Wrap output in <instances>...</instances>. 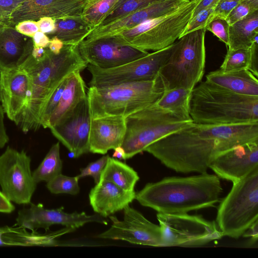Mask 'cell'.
<instances>
[{"mask_svg": "<svg viewBox=\"0 0 258 258\" xmlns=\"http://www.w3.org/2000/svg\"><path fill=\"white\" fill-rule=\"evenodd\" d=\"M34 46L47 48L48 47L50 39L44 33L38 31L36 32L32 37Z\"/></svg>", "mask_w": 258, "mask_h": 258, "instance_id": "obj_44", "label": "cell"}, {"mask_svg": "<svg viewBox=\"0 0 258 258\" xmlns=\"http://www.w3.org/2000/svg\"><path fill=\"white\" fill-rule=\"evenodd\" d=\"M182 119L155 104L125 117L126 132L121 146L125 159L145 151L150 145L192 122Z\"/></svg>", "mask_w": 258, "mask_h": 258, "instance_id": "obj_9", "label": "cell"}, {"mask_svg": "<svg viewBox=\"0 0 258 258\" xmlns=\"http://www.w3.org/2000/svg\"><path fill=\"white\" fill-rule=\"evenodd\" d=\"M232 183L220 203L216 221L223 236L237 239L258 220V168Z\"/></svg>", "mask_w": 258, "mask_h": 258, "instance_id": "obj_8", "label": "cell"}, {"mask_svg": "<svg viewBox=\"0 0 258 258\" xmlns=\"http://www.w3.org/2000/svg\"><path fill=\"white\" fill-rule=\"evenodd\" d=\"M220 0H201L195 9L192 16L194 17L201 11L210 7H215Z\"/></svg>", "mask_w": 258, "mask_h": 258, "instance_id": "obj_49", "label": "cell"}, {"mask_svg": "<svg viewBox=\"0 0 258 258\" xmlns=\"http://www.w3.org/2000/svg\"><path fill=\"white\" fill-rule=\"evenodd\" d=\"M114 152L112 155V157L117 158L119 159H125V152L124 149L122 148L121 146H118L115 149H114Z\"/></svg>", "mask_w": 258, "mask_h": 258, "instance_id": "obj_51", "label": "cell"}, {"mask_svg": "<svg viewBox=\"0 0 258 258\" xmlns=\"http://www.w3.org/2000/svg\"><path fill=\"white\" fill-rule=\"evenodd\" d=\"M207 81L234 93L251 96H258V80L247 69L229 72L219 70L206 75Z\"/></svg>", "mask_w": 258, "mask_h": 258, "instance_id": "obj_23", "label": "cell"}, {"mask_svg": "<svg viewBox=\"0 0 258 258\" xmlns=\"http://www.w3.org/2000/svg\"><path fill=\"white\" fill-rule=\"evenodd\" d=\"M220 178L238 181L258 168V142L236 146L217 156L209 165Z\"/></svg>", "mask_w": 258, "mask_h": 258, "instance_id": "obj_17", "label": "cell"}, {"mask_svg": "<svg viewBox=\"0 0 258 258\" xmlns=\"http://www.w3.org/2000/svg\"><path fill=\"white\" fill-rule=\"evenodd\" d=\"M123 219L110 216L111 227L96 236L103 239L121 240L130 243L162 247V230L160 225L147 219L140 212L126 206L123 209Z\"/></svg>", "mask_w": 258, "mask_h": 258, "instance_id": "obj_13", "label": "cell"}, {"mask_svg": "<svg viewBox=\"0 0 258 258\" xmlns=\"http://www.w3.org/2000/svg\"><path fill=\"white\" fill-rule=\"evenodd\" d=\"M108 155L103 156L97 160L90 163L86 167L80 169V173L77 176L80 179L87 176H92L97 184L100 180L101 173L106 164Z\"/></svg>", "mask_w": 258, "mask_h": 258, "instance_id": "obj_37", "label": "cell"}, {"mask_svg": "<svg viewBox=\"0 0 258 258\" xmlns=\"http://www.w3.org/2000/svg\"><path fill=\"white\" fill-rule=\"evenodd\" d=\"M191 90L184 88L166 90L155 104L182 119L192 121L189 112V103Z\"/></svg>", "mask_w": 258, "mask_h": 258, "instance_id": "obj_28", "label": "cell"}, {"mask_svg": "<svg viewBox=\"0 0 258 258\" xmlns=\"http://www.w3.org/2000/svg\"><path fill=\"white\" fill-rule=\"evenodd\" d=\"M214 8L215 7L207 8L191 18L182 35L195 30L205 28Z\"/></svg>", "mask_w": 258, "mask_h": 258, "instance_id": "obj_38", "label": "cell"}, {"mask_svg": "<svg viewBox=\"0 0 258 258\" xmlns=\"http://www.w3.org/2000/svg\"><path fill=\"white\" fill-rule=\"evenodd\" d=\"M67 78H65L57 86L46 102L41 117V126L47 128L49 118L56 107L64 89Z\"/></svg>", "mask_w": 258, "mask_h": 258, "instance_id": "obj_34", "label": "cell"}, {"mask_svg": "<svg viewBox=\"0 0 258 258\" xmlns=\"http://www.w3.org/2000/svg\"><path fill=\"white\" fill-rule=\"evenodd\" d=\"M189 0H164L127 15L107 25L98 26L91 30L85 40L91 41L111 37L130 29L142 22L171 13Z\"/></svg>", "mask_w": 258, "mask_h": 258, "instance_id": "obj_19", "label": "cell"}, {"mask_svg": "<svg viewBox=\"0 0 258 258\" xmlns=\"http://www.w3.org/2000/svg\"><path fill=\"white\" fill-rule=\"evenodd\" d=\"M222 191L220 178L207 172L148 183L136 193L135 199L159 213L185 214L215 207Z\"/></svg>", "mask_w": 258, "mask_h": 258, "instance_id": "obj_2", "label": "cell"}, {"mask_svg": "<svg viewBox=\"0 0 258 258\" xmlns=\"http://www.w3.org/2000/svg\"><path fill=\"white\" fill-rule=\"evenodd\" d=\"M249 238V243L254 244L258 239V220L254 222L242 235Z\"/></svg>", "mask_w": 258, "mask_h": 258, "instance_id": "obj_46", "label": "cell"}, {"mask_svg": "<svg viewBox=\"0 0 258 258\" xmlns=\"http://www.w3.org/2000/svg\"><path fill=\"white\" fill-rule=\"evenodd\" d=\"M85 0H25L11 14L12 26L42 17L54 20L81 17Z\"/></svg>", "mask_w": 258, "mask_h": 258, "instance_id": "obj_18", "label": "cell"}, {"mask_svg": "<svg viewBox=\"0 0 258 258\" xmlns=\"http://www.w3.org/2000/svg\"><path fill=\"white\" fill-rule=\"evenodd\" d=\"M157 219L162 230V247L200 246L223 237L216 222L201 215L158 213Z\"/></svg>", "mask_w": 258, "mask_h": 258, "instance_id": "obj_10", "label": "cell"}, {"mask_svg": "<svg viewBox=\"0 0 258 258\" xmlns=\"http://www.w3.org/2000/svg\"><path fill=\"white\" fill-rule=\"evenodd\" d=\"M47 49V48L33 46L31 55L35 59L39 60L45 55Z\"/></svg>", "mask_w": 258, "mask_h": 258, "instance_id": "obj_50", "label": "cell"}, {"mask_svg": "<svg viewBox=\"0 0 258 258\" xmlns=\"http://www.w3.org/2000/svg\"><path fill=\"white\" fill-rule=\"evenodd\" d=\"M118 0H85L81 19L92 29L100 26Z\"/></svg>", "mask_w": 258, "mask_h": 258, "instance_id": "obj_30", "label": "cell"}, {"mask_svg": "<svg viewBox=\"0 0 258 258\" xmlns=\"http://www.w3.org/2000/svg\"><path fill=\"white\" fill-rule=\"evenodd\" d=\"M79 180L77 176L70 177L61 173L47 182L46 187L52 194L76 195L80 191Z\"/></svg>", "mask_w": 258, "mask_h": 258, "instance_id": "obj_33", "label": "cell"}, {"mask_svg": "<svg viewBox=\"0 0 258 258\" xmlns=\"http://www.w3.org/2000/svg\"><path fill=\"white\" fill-rule=\"evenodd\" d=\"M189 112L193 122L235 124L258 122V96L234 93L207 80L191 90Z\"/></svg>", "mask_w": 258, "mask_h": 258, "instance_id": "obj_4", "label": "cell"}, {"mask_svg": "<svg viewBox=\"0 0 258 258\" xmlns=\"http://www.w3.org/2000/svg\"><path fill=\"white\" fill-rule=\"evenodd\" d=\"M63 46L64 44L61 40L53 36L50 39L48 48L52 53L57 55L61 52Z\"/></svg>", "mask_w": 258, "mask_h": 258, "instance_id": "obj_48", "label": "cell"}, {"mask_svg": "<svg viewBox=\"0 0 258 258\" xmlns=\"http://www.w3.org/2000/svg\"><path fill=\"white\" fill-rule=\"evenodd\" d=\"M258 41L253 42L250 47V55L248 70L255 77L258 76V57H257Z\"/></svg>", "mask_w": 258, "mask_h": 258, "instance_id": "obj_42", "label": "cell"}, {"mask_svg": "<svg viewBox=\"0 0 258 258\" xmlns=\"http://www.w3.org/2000/svg\"><path fill=\"white\" fill-rule=\"evenodd\" d=\"M250 142H258V122L235 124L192 122L150 145L144 151L176 172L205 173L217 156Z\"/></svg>", "mask_w": 258, "mask_h": 258, "instance_id": "obj_1", "label": "cell"}, {"mask_svg": "<svg viewBox=\"0 0 258 258\" xmlns=\"http://www.w3.org/2000/svg\"><path fill=\"white\" fill-rule=\"evenodd\" d=\"M78 45H64L57 55L47 47L41 59L36 60L31 54L21 66L29 73L31 84L30 101L19 124L24 133L41 126L43 110L57 86L72 73L87 68L88 63L81 55Z\"/></svg>", "mask_w": 258, "mask_h": 258, "instance_id": "obj_3", "label": "cell"}, {"mask_svg": "<svg viewBox=\"0 0 258 258\" xmlns=\"http://www.w3.org/2000/svg\"><path fill=\"white\" fill-rule=\"evenodd\" d=\"M80 72L75 71L68 77L58 105L49 118L47 128H51L68 115L87 96L85 82Z\"/></svg>", "mask_w": 258, "mask_h": 258, "instance_id": "obj_24", "label": "cell"}, {"mask_svg": "<svg viewBox=\"0 0 258 258\" xmlns=\"http://www.w3.org/2000/svg\"><path fill=\"white\" fill-rule=\"evenodd\" d=\"M126 132L125 117L107 116L91 119L89 133V152L105 154L121 146Z\"/></svg>", "mask_w": 258, "mask_h": 258, "instance_id": "obj_20", "label": "cell"}, {"mask_svg": "<svg viewBox=\"0 0 258 258\" xmlns=\"http://www.w3.org/2000/svg\"><path fill=\"white\" fill-rule=\"evenodd\" d=\"M9 26H12L10 18L0 15V32Z\"/></svg>", "mask_w": 258, "mask_h": 258, "instance_id": "obj_52", "label": "cell"}, {"mask_svg": "<svg viewBox=\"0 0 258 258\" xmlns=\"http://www.w3.org/2000/svg\"><path fill=\"white\" fill-rule=\"evenodd\" d=\"M31 78L22 67L0 72V103L7 117L19 125L31 96Z\"/></svg>", "mask_w": 258, "mask_h": 258, "instance_id": "obj_16", "label": "cell"}, {"mask_svg": "<svg viewBox=\"0 0 258 258\" xmlns=\"http://www.w3.org/2000/svg\"><path fill=\"white\" fill-rule=\"evenodd\" d=\"M55 21V29L51 35L59 38L64 45H78L92 30L81 17Z\"/></svg>", "mask_w": 258, "mask_h": 258, "instance_id": "obj_27", "label": "cell"}, {"mask_svg": "<svg viewBox=\"0 0 258 258\" xmlns=\"http://www.w3.org/2000/svg\"><path fill=\"white\" fill-rule=\"evenodd\" d=\"M91 117L87 96L68 115L50 128L75 158L89 152Z\"/></svg>", "mask_w": 258, "mask_h": 258, "instance_id": "obj_15", "label": "cell"}, {"mask_svg": "<svg viewBox=\"0 0 258 258\" xmlns=\"http://www.w3.org/2000/svg\"><path fill=\"white\" fill-rule=\"evenodd\" d=\"M25 0H0V15L10 18L11 14Z\"/></svg>", "mask_w": 258, "mask_h": 258, "instance_id": "obj_41", "label": "cell"}, {"mask_svg": "<svg viewBox=\"0 0 258 258\" xmlns=\"http://www.w3.org/2000/svg\"><path fill=\"white\" fill-rule=\"evenodd\" d=\"M15 207L0 190V213L9 214L15 210Z\"/></svg>", "mask_w": 258, "mask_h": 258, "instance_id": "obj_47", "label": "cell"}, {"mask_svg": "<svg viewBox=\"0 0 258 258\" xmlns=\"http://www.w3.org/2000/svg\"><path fill=\"white\" fill-rule=\"evenodd\" d=\"M31 162L24 151L10 147L0 156V185L2 192L11 202L30 203L37 184L32 176Z\"/></svg>", "mask_w": 258, "mask_h": 258, "instance_id": "obj_12", "label": "cell"}, {"mask_svg": "<svg viewBox=\"0 0 258 258\" xmlns=\"http://www.w3.org/2000/svg\"><path fill=\"white\" fill-rule=\"evenodd\" d=\"M78 47L81 55L88 64L103 69L117 67L149 53L147 51L122 44L114 36L84 40Z\"/></svg>", "mask_w": 258, "mask_h": 258, "instance_id": "obj_14", "label": "cell"}, {"mask_svg": "<svg viewBox=\"0 0 258 258\" xmlns=\"http://www.w3.org/2000/svg\"><path fill=\"white\" fill-rule=\"evenodd\" d=\"M201 0H189L167 15L145 21L115 36L120 43L154 51L174 43L182 35Z\"/></svg>", "mask_w": 258, "mask_h": 258, "instance_id": "obj_7", "label": "cell"}, {"mask_svg": "<svg viewBox=\"0 0 258 258\" xmlns=\"http://www.w3.org/2000/svg\"><path fill=\"white\" fill-rule=\"evenodd\" d=\"M250 49H228L219 69L222 72H229L247 69L249 63Z\"/></svg>", "mask_w": 258, "mask_h": 258, "instance_id": "obj_32", "label": "cell"}, {"mask_svg": "<svg viewBox=\"0 0 258 258\" xmlns=\"http://www.w3.org/2000/svg\"><path fill=\"white\" fill-rule=\"evenodd\" d=\"M206 31L202 28L191 31L175 42L172 54L159 72L165 90H191L201 81L206 63Z\"/></svg>", "mask_w": 258, "mask_h": 258, "instance_id": "obj_6", "label": "cell"}, {"mask_svg": "<svg viewBox=\"0 0 258 258\" xmlns=\"http://www.w3.org/2000/svg\"><path fill=\"white\" fill-rule=\"evenodd\" d=\"M258 38V11L230 25L228 49H249Z\"/></svg>", "mask_w": 258, "mask_h": 258, "instance_id": "obj_25", "label": "cell"}, {"mask_svg": "<svg viewBox=\"0 0 258 258\" xmlns=\"http://www.w3.org/2000/svg\"><path fill=\"white\" fill-rule=\"evenodd\" d=\"M164 91L159 76L150 81L90 87L87 96L91 119L113 115L126 117L155 104Z\"/></svg>", "mask_w": 258, "mask_h": 258, "instance_id": "obj_5", "label": "cell"}, {"mask_svg": "<svg viewBox=\"0 0 258 258\" xmlns=\"http://www.w3.org/2000/svg\"><path fill=\"white\" fill-rule=\"evenodd\" d=\"M32 37L23 35L13 26L0 32V72L21 67L31 55Z\"/></svg>", "mask_w": 258, "mask_h": 258, "instance_id": "obj_22", "label": "cell"}, {"mask_svg": "<svg viewBox=\"0 0 258 258\" xmlns=\"http://www.w3.org/2000/svg\"><path fill=\"white\" fill-rule=\"evenodd\" d=\"M240 1L241 0H220L210 15L208 23L210 21L216 18L226 19Z\"/></svg>", "mask_w": 258, "mask_h": 258, "instance_id": "obj_39", "label": "cell"}, {"mask_svg": "<svg viewBox=\"0 0 258 258\" xmlns=\"http://www.w3.org/2000/svg\"><path fill=\"white\" fill-rule=\"evenodd\" d=\"M258 11V0H241L226 20L229 25Z\"/></svg>", "mask_w": 258, "mask_h": 258, "instance_id": "obj_35", "label": "cell"}, {"mask_svg": "<svg viewBox=\"0 0 258 258\" xmlns=\"http://www.w3.org/2000/svg\"><path fill=\"white\" fill-rule=\"evenodd\" d=\"M162 1L164 0H118L113 10L100 26L111 23L133 12Z\"/></svg>", "mask_w": 258, "mask_h": 258, "instance_id": "obj_31", "label": "cell"}, {"mask_svg": "<svg viewBox=\"0 0 258 258\" xmlns=\"http://www.w3.org/2000/svg\"><path fill=\"white\" fill-rule=\"evenodd\" d=\"M62 163L59 153V143L53 144L38 167L32 172L35 181L48 182L61 173Z\"/></svg>", "mask_w": 258, "mask_h": 258, "instance_id": "obj_29", "label": "cell"}, {"mask_svg": "<svg viewBox=\"0 0 258 258\" xmlns=\"http://www.w3.org/2000/svg\"><path fill=\"white\" fill-rule=\"evenodd\" d=\"M100 179L111 181L123 190L133 191L140 177L132 167L108 156Z\"/></svg>", "mask_w": 258, "mask_h": 258, "instance_id": "obj_26", "label": "cell"}, {"mask_svg": "<svg viewBox=\"0 0 258 258\" xmlns=\"http://www.w3.org/2000/svg\"><path fill=\"white\" fill-rule=\"evenodd\" d=\"M230 25L225 19L216 18L210 21L205 29L218 37L227 46L229 43V31Z\"/></svg>", "mask_w": 258, "mask_h": 258, "instance_id": "obj_36", "label": "cell"}, {"mask_svg": "<svg viewBox=\"0 0 258 258\" xmlns=\"http://www.w3.org/2000/svg\"><path fill=\"white\" fill-rule=\"evenodd\" d=\"M136 192L126 191L111 181L100 179L89 193L93 211L104 218L123 210L136 198Z\"/></svg>", "mask_w": 258, "mask_h": 258, "instance_id": "obj_21", "label": "cell"}, {"mask_svg": "<svg viewBox=\"0 0 258 258\" xmlns=\"http://www.w3.org/2000/svg\"><path fill=\"white\" fill-rule=\"evenodd\" d=\"M15 28L20 33L30 37L39 31L37 22L31 20L21 21L15 26Z\"/></svg>", "mask_w": 258, "mask_h": 258, "instance_id": "obj_40", "label": "cell"}, {"mask_svg": "<svg viewBox=\"0 0 258 258\" xmlns=\"http://www.w3.org/2000/svg\"><path fill=\"white\" fill-rule=\"evenodd\" d=\"M37 22L39 31L51 35L55 29V20L47 17H42Z\"/></svg>", "mask_w": 258, "mask_h": 258, "instance_id": "obj_43", "label": "cell"}, {"mask_svg": "<svg viewBox=\"0 0 258 258\" xmlns=\"http://www.w3.org/2000/svg\"><path fill=\"white\" fill-rule=\"evenodd\" d=\"M175 42L162 49L117 67L103 69L88 64L92 75L90 87H104L150 81L159 76V72L172 54Z\"/></svg>", "mask_w": 258, "mask_h": 258, "instance_id": "obj_11", "label": "cell"}, {"mask_svg": "<svg viewBox=\"0 0 258 258\" xmlns=\"http://www.w3.org/2000/svg\"><path fill=\"white\" fill-rule=\"evenodd\" d=\"M9 140L4 123V111L0 103V149L3 148Z\"/></svg>", "mask_w": 258, "mask_h": 258, "instance_id": "obj_45", "label": "cell"}]
</instances>
